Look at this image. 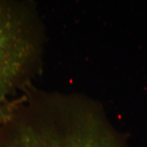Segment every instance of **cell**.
I'll return each instance as SVG.
<instances>
[{"mask_svg":"<svg viewBox=\"0 0 147 147\" xmlns=\"http://www.w3.org/2000/svg\"><path fill=\"white\" fill-rule=\"evenodd\" d=\"M26 96H21L14 100L8 99L0 102V127L11 120L20 105L26 100Z\"/></svg>","mask_w":147,"mask_h":147,"instance_id":"3","label":"cell"},{"mask_svg":"<svg viewBox=\"0 0 147 147\" xmlns=\"http://www.w3.org/2000/svg\"><path fill=\"white\" fill-rule=\"evenodd\" d=\"M39 51L34 11L30 3L0 0V102L25 88Z\"/></svg>","mask_w":147,"mask_h":147,"instance_id":"1","label":"cell"},{"mask_svg":"<svg viewBox=\"0 0 147 147\" xmlns=\"http://www.w3.org/2000/svg\"><path fill=\"white\" fill-rule=\"evenodd\" d=\"M0 147H123L107 135L90 131L43 133L30 105L24 104L0 127Z\"/></svg>","mask_w":147,"mask_h":147,"instance_id":"2","label":"cell"}]
</instances>
